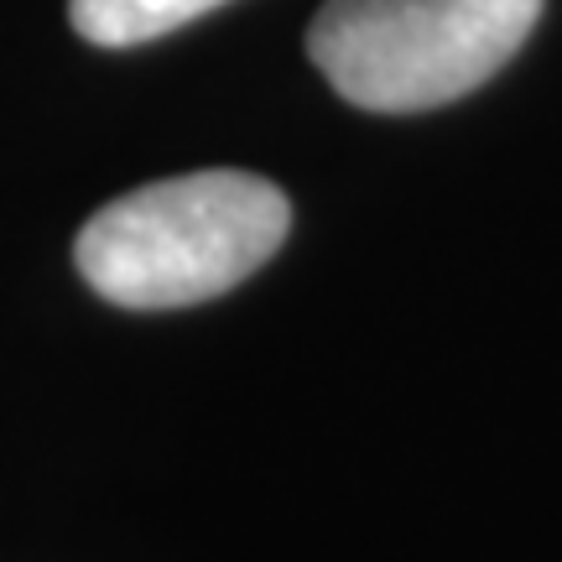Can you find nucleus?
Instances as JSON below:
<instances>
[{
    "label": "nucleus",
    "instance_id": "obj_1",
    "mask_svg": "<svg viewBox=\"0 0 562 562\" xmlns=\"http://www.w3.org/2000/svg\"><path fill=\"white\" fill-rule=\"evenodd\" d=\"M292 203L235 167L146 182L79 229V277L115 307H193L240 286L281 250Z\"/></svg>",
    "mask_w": 562,
    "mask_h": 562
},
{
    "label": "nucleus",
    "instance_id": "obj_2",
    "mask_svg": "<svg viewBox=\"0 0 562 562\" xmlns=\"http://www.w3.org/2000/svg\"><path fill=\"white\" fill-rule=\"evenodd\" d=\"M542 0H328L307 58L360 110L412 115L463 100L521 53Z\"/></svg>",
    "mask_w": 562,
    "mask_h": 562
},
{
    "label": "nucleus",
    "instance_id": "obj_3",
    "mask_svg": "<svg viewBox=\"0 0 562 562\" xmlns=\"http://www.w3.org/2000/svg\"><path fill=\"white\" fill-rule=\"evenodd\" d=\"M214 5H224V0H68V21L83 42L136 47V42L178 32Z\"/></svg>",
    "mask_w": 562,
    "mask_h": 562
}]
</instances>
